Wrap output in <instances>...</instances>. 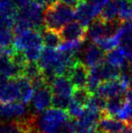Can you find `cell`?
Instances as JSON below:
<instances>
[{
    "label": "cell",
    "mask_w": 132,
    "mask_h": 133,
    "mask_svg": "<svg viewBox=\"0 0 132 133\" xmlns=\"http://www.w3.org/2000/svg\"><path fill=\"white\" fill-rule=\"evenodd\" d=\"M95 133H103V132H102V131H100V130H97V131H96Z\"/></svg>",
    "instance_id": "1f68e13d"
},
{
    "label": "cell",
    "mask_w": 132,
    "mask_h": 133,
    "mask_svg": "<svg viewBox=\"0 0 132 133\" xmlns=\"http://www.w3.org/2000/svg\"><path fill=\"white\" fill-rule=\"evenodd\" d=\"M41 74H43L42 69L39 66L37 62H28L24 68L23 75L27 77L30 81L38 77Z\"/></svg>",
    "instance_id": "7402d4cb"
},
{
    "label": "cell",
    "mask_w": 132,
    "mask_h": 133,
    "mask_svg": "<svg viewBox=\"0 0 132 133\" xmlns=\"http://www.w3.org/2000/svg\"><path fill=\"white\" fill-rule=\"evenodd\" d=\"M75 18L73 7L67 5L62 2H57L45 7L44 18V26L50 30L60 33L62 28L67 24L72 22Z\"/></svg>",
    "instance_id": "7a4b0ae2"
},
{
    "label": "cell",
    "mask_w": 132,
    "mask_h": 133,
    "mask_svg": "<svg viewBox=\"0 0 132 133\" xmlns=\"http://www.w3.org/2000/svg\"><path fill=\"white\" fill-rule=\"evenodd\" d=\"M106 61L111 65L121 69L126 64V55L120 47L106 54Z\"/></svg>",
    "instance_id": "ac0fdd59"
},
{
    "label": "cell",
    "mask_w": 132,
    "mask_h": 133,
    "mask_svg": "<svg viewBox=\"0 0 132 133\" xmlns=\"http://www.w3.org/2000/svg\"><path fill=\"white\" fill-rule=\"evenodd\" d=\"M89 74V68L81 60H78L70 69L67 78L71 81L73 88H86Z\"/></svg>",
    "instance_id": "52a82bcc"
},
{
    "label": "cell",
    "mask_w": 132,
    "mask_h": 133,
    "mask_svg": "<svg viewBox=\"0 0 132 133\" xmlns=\"http://www.w3.org/2000/svg\"><path fill=\"white\" fill-rule=\"evenodd\" d=\"M120 47L123 50L126 58L129 60V62L132 63V39L122 40L120 44Z\"/></svg>",
    "instance_id": "484cf974"
},
{
    "label": "cell",
    "mask_w": 132,
    "mask_h": 133,
    "mask_svg": "<svg viewBox=\"0 0 132 133\" xmlns=\"http://www.w3.org/2000/svg\"><path fill=\"white\" fill-rule=\"evenodd\" d=\"M106 60V55L104 52L100 49L98 44L91 43L84 52V64L89 69L100 64Z\"/></svg>",
    "instance_id": "5bb4252c"
},
{
    "label": "cell",
    "mask_w": 132,
    "mask_h": 133,
    "mask_svg": "<svg viewBox=\"0 0 132 133\" xmlns=\"http://www.w3.org/2000/svg\"><path fill=\"white\" fill-rule=\"evenodd\" d=\"M0 133H23L16 121L0 119Z\"/></svg>",
    "instance_id": "603a6c76"
},
{
    "label": "cell",
    "mask_w": 132,
    "mask_h": 133,
    "mask_svg": "<svg viewBox=\"0 0 132 133\" xmlns=\"http://www.w3.org/2000/svg\"><path fill=\"white\" fill-rule=\"evenodd\" d=\"M74 11L75 19L86 28L90 26L92 22L98 17L93 5L86 0H80L77 6L74 8Z\"/></svg>",
    "instance_id": "ba28073f"
},
{
    "label": "cell",
    "mask_w": 132,
    "mask_h": 133,
    "mask_svg": "<svg viewBox=\"0 0 132 133\" xmlns=\"http://www.w3.org/2000/svg\"><path fill=\"white\" fill-rule=\"evenodd\" d=\"M127 127V122L117 118L111 117L102 112L99 121V130L103 133H123Z\"/></svg>",
    "instance_id": "30bf717a"
},
{
    "label": "cell",
    "mask_w": 132,
    "mask_h": 133,
    "mask_svg": "<svg viewBox=\"0 0 132 133\" xmlns=\"http://www.w3.org/2000/svg\"><path fill=\"white\" fill-rule=\"evenodd\" d=\"M67 111H68L71 118L78 119L83 116V114H84V112H85V107L80 105V104L77 103L76 102L71 100L68 108H67Z\"/></svg>",
    "instance_id": "cb8c5ba5"
},
{
    "label": "cell",
    "mask_w": 132,
    "mask_h": 133,
    "mask_svg": "<svg viewBox=\"0 0 132 133\" xmlns=\"http://www.w3.org/2000/svg\"><path fill=\"white\" fill-rule=\"evenodd\" d=\"M129 122H130V123H131V124H132V121H129Z\"/></svg>",
    "instance_id": "836d02e7"
},
{
    "label": "cell",
    "mask_w": 132,
    "mask_h": 133,
    "mask_svg": "<svg viewBox=\"0 0 132 133\" xmlns=\"http://www.w3.org/2000/svg\"><path fill=\"white\" fill-rule=\"evenodd\" d=\"M28 115L26 105L21 102L11 103H0V119L2 121H16Z\"/></svg>",
    "instance_id": "5b68a950"
},
{
    "label": "cell",
    "mask_w": 132,
    "mask_h": 133,
    "mask_svg": "<svg viewBox=\"0 0 132 133\" xmlns=\"http://www.w3.org/2000/svg\"><path fill=\"white\" fill-rule=\"evenodd\" d=\"M42 47H32L24 51L25 57L28 62H38L42 54Z\"/></svg>",
    "instance_id": "d4e9b609"
},
{
    "label": "cell",
    "mask_w": 132,
    "mask_h": 133,
    "mask_svg": "<svg viewBox=\"0 0 132 133\" xmlns=\"http://www.w3.org/2000/svg\"><path fill=\"white\" fill-rule=\"evenodd\" d=\"M31 2V0H14V3L18 9L27 5Z\"/></svg>",
    "instance_id": "83f0119b"
},
{
    "label": "cell",
    "mask_w": 132,
    "mask_h": 133,
    "mask_svg": "<svg viewBox=\"0 0 132 133\" xmlns=\"http://www.w3.org/2000/svg\"><path fill=\"white\" fill-rule=\"evenodd\" d=\"M53 91L51 85H46L35 91L33 98V110L34 114H40L53 105Z\"/></svg>",
    "instance_id": "8992f818"
},
{
    "label": "cell",
    "mask_w": 132,
    "mask_h": 133,
    "mask_svg": "<svg viewBox=\"0 0 132 133\" xmlns=\"http://www.w3.org/2000/svg\"><path fill=\"white\" fill-rule=\"evenodd\" d=\"M13 46L17 51H25L32 47H43L41 30L31 29L15 37Z\"/></svg>",
    "instance_id": "277c9868"
},
{
    "label": "cell",
    "mask_w": 132,
    "mask_h": 133,
    "mask_svg": "<svg viewBox=\"0 0 132 133\" xmlns=\"http://www.w3.org/2000/svg\"><path fill=\"white\" fill-rule=\"evenodd\" d=\"M129 8H130V12H131V15H132V0L129 1Z\"/></svg>",
    "instance_id": "4dcf8cb0"
},
{
    "label": "cell",
    "mask_w": 132,
    "mask_h": 133,
    "mask_svg": "<svg viewBox=\"0 0 132 133\" xmlns=\"http://www.w3.org/2000/svg\"><path fill=\"white\" fill-rule=\"evenodd\" d=\"M70 121L67 110L55 107L35 114V127L42 133H72Z\"/></svg>",
    "instance_id": "6da1fadb"
},
{
    "label": "cell",
    "mask_w": 132,
    "mask_h": 133,
    "mask_svg": "<svg viewBox=\"0 0 132 133\" xmlns=\"http://www.w3.org/2000/svg\"><path fill=\"white\" fill-rule=\"evenodd\" d=\"M87 36L91 39L92 43L97 44L100 40L108 36L107 33V25H106V22L103 21L100 16L96 17L90 26L88 27V34Z\"/></svg>",
    "instance_id": "9a60e30c"
},
{
    "label": "cell",
    "mask_w": 132,
    "mask_h": 133,
    "mask_svg": "<svg viewBox=\"0 0 132 133\" xmlns=\"http://www.w3.org/2000/svg\"><path fill=\"white\" fill-rule=\"evenodd\" d=\"M93 93H92L87 88H73L72 100L79 103L80 105L85 107L88 104Z\"/></svg>",
    "instance_id": "d6986e66"
},
{
    "label": "cell",
    "mask_w": 132,
    "mask_h": 133,
    "mask_svg": "<svg viewBox=\"0 0 132 133\" xmlns=\"http://www.w3.org/2000/svg\"><path fill=\"white\" fill-rule=\"evenodd\" d=\"M33 1L38 3L39 5H43L44 7H47V6H49V5H53V4L57 3L58 0H33Z\"/></svg>",
    "instance_id": "4316f807"
},
{
    "label": "cell",
    "mask_w": 132,
    "mask_h": 133,
    "mask_svg": "<svg viewBox=\"0 0 132 133\" xmlns=\"http://www.w3.org/2000/svg\"><path fill=\"white\" fill-rule=\"evenodd\" d=\"M87 34L88 28L84 27L78 21L67 24L60 31L62 41H85Z\"/></svg>",
    "instance_id": "9c48e42d"
},
{
    "label": "cell",
    "mask_w": 132,
    "mask_h": 133,
    "mask_svg": "<svg viewBox=\"0 0 132 133\" xmlns=\"http://www.w3.org/2000/svg\"><path fill=\"white\" fill-rule=\"evenodd\" d=\"M21 89L16 79H10L0 90V103H11L20 99Z\"/></svg>",
    "instance_id": "4fadbf2b"
},
{
    "label": "cell",
    "mask_w": 132,
    "mask_h": 133,
    "mask_svg": "<svg viewBox=\"0 0 132 133\" xmlns=\"http://www.w3.org/2000/svg\"><path fill=\"white\" fill-rule=\"evenodd\" d=\"M17 80L18 83L20 85L21 89V96H20V102L24 104L27 105L30 103V102L33 101V95H34V89H33L31 81L25 76L22 75L18 78H16Z\"/></svg>",
    "instance_id": "2e32d148"
},
{
    "label": "cell",
    "mask_w": 132,
    "mask_h": 133,
    "mask_svg": "<svg viewBox=\"0 0 132 133\" xmlns=\"http://www.w3.org/2000/svg\"><path fill=\"white\" fill-rule=\"evenodd\" d=\"M14 25L13 17L0 16V47H8L14 44L16 37L13 31Z\"/></svg>",
    "instance_id": "8fae6325"
},
{
    "label": "cell",
    "mask_w": 132,
    "mask_h": 133,
    "mask_svg": "<svg viewBox=\"0 0 132 133\" xmlns=\"http://www.w3.org/2000/svg\"><path fill=\"white\" fill-rule=\"evenodd\" d=\"M60 2H62V3L65 4L67 5H70V6L75 8V7L77 6L78 4H79L80 0H60Z\"/></svg>",
    "instance_id": "f1b7e54d"
},
{
    "label": "cell",
    "mask_w": 132,
    "mask_h": 133,
    "mask_svg": "<svg viewBox=\"0 0 132 133\" xmlns=\"http://www.w3.org/2000/svg\"><path fill=\"white\" fill-rule=\"evenodd\" d=\"M24 133H42V132L37 130L35 127H33V128H30V129H28V130H25Z\"/></svg>",
    "instance_id": "f546056e"
},
{
    "label": "cell",
    "mask_w": 132,
    "mask_h": 133,
    "mask_svg": "<svg viewBox=\"0 0 132 133\" xmlns=\"http://www.w3.org/2000/svg\"><path fill=\"white\" fill-rule=\"evenodd\" d=\"M50 85H51L53 96L72 100L73 85L66 76H58L52 82Z\"/></svg>",
    "instance_id": "7c38bea8"
},
{
    "label": "cell",
    "mask_w": 132,
    "mask_h": 133,
    "mask_svg": "<svg viewBox=\"0 0 132 133\" xmlns=\"http://www.w3.org/2000/svg\"><path fill=\"white\" fill-rule=\"evenodd\" d=\"M121 40H120V37L118 34H115L112 36H109V37H105L102 40H100V42H98L96 44L100 47V49L104 52V53H108V52H110L112 50H114L115 48L118 45H120Z\"/></svg>",
    "instance_id": "44dd1931"
},
{
    "label": "cell",
    "mask_w": 132,
    "mask_h": 133,
    "mask_svg": "<svg viewBox=\"0 0 132 133\" xmlns=\"http://www.w3.org/2000/svg\"><path fill=\"white\" fill-rule=\"evenodd\" d=\"M130 88L131 85L129 82L120 77L116 80L106 81L101 82L96 91V94L100 95L106 100H109L116 97L124 96L128 90Z\"/></svg>",
    "instance_id": "3957f363"
},
{
    "label": "cell",
    "mask_w": 132,
    "mask_h": 133,
    "mask_svg": "<svg viewBox=\"0 0 132 133\" xmlns=\"http://www.w3.org/2000/svg\"><path fill=\"white\" fill-rule=\"evenodd\" d=\"M83 43L84 41H64L58 47V50L62 53L72 54L77 57L81 52Z\"/></svg>",
    "instance_id": "ffe728a7"
},
{
    "label": "cell",
    "mask_w": 132,
    "mask_h": 133,
    "mask_svg": "<svg viewBox=\"0 0 132 133\" xmlns=\"http://www.w3.org/2000/svg\"><path fill=\"white\" fill-rule=\"evenodd\" d=\"M86 1L90 2V3H92V2H93V1H94V0H86Z\"/></svg>",
    "instance_id": "d6a6232c"
},
{
    "label": "cell",
    "mask_w": 132,
    "mask_h": 133,
    "mask_svg": "<svg viewBox=\"0 0 132 133\" xmlns=\"http://www.w3.org/2000/svg\"><path fill=\"white\" fill-rule=\"evenodd\" d=\"M41 33H42L43 44L46 48H51V49L58 48L61 44L64 42L60 35V33L57 31H53V30L44 27L43 29H41Z\"/></svg>",
    "instance_id": "e0dca14e"
}]
</instances>
